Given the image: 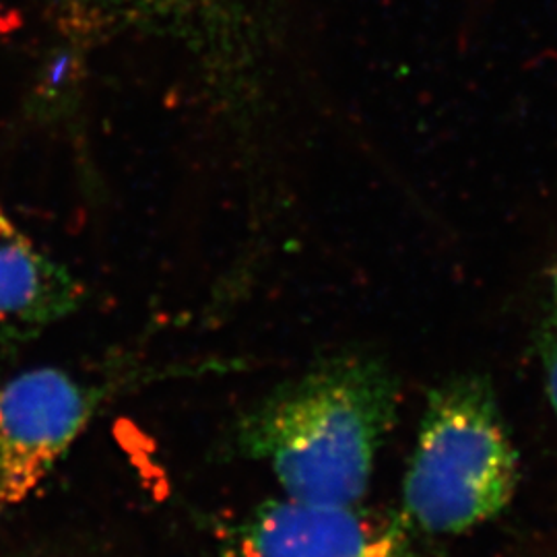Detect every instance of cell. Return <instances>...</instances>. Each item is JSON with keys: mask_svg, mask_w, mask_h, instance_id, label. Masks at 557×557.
Here are the masks:
<instances>
[{"mask_svg": "<svg viewBox=\"0 0 557 557\" xmlns=\"http://www.w3.org/2000/svg\"><path fill=\"white\" fill-rule=\"evenodd\" d=\"M101 391L60 368L0 386V512L34 498L96 416Z\"/></svg>", "mask_w": 557, "mask_h": 557, "instance_id": "obj_3", "label": "cell"}, {"mask_svg": "<svg viewBox=\"0 0 557 557\" xmlns=\"http://www.w3.org/2000/svg\"><path fill=\"white\" fill-rule=\"evenodd\" d=\"M518 485V455L492 382L457 374L425 403L403 483L405 518L430 535H457L498 517Z\"/></svg>", "mask_w": 557, "mask_h": 557, "instance_id": "obj_2", "label": "cell"}, {"mask_svg": "<svg viewBox=\"0 0 557 557\" xmlns=\"http://www.w3.org/2000/svg\"><path fill=\"white\" fill-rule=\"evenodd\" d=\"M398 400L400 382L380 356L331 354L255 403L236 423V448L271 467L285 498L361 504Z\"/></svg>", "mask_w": 557, "mask_h": 557, "instance_id": "obj_1", "label": "cell"}, {"mask_svg": "<svg viewBox=\"0 0 557 557\" xmlns=\"http://www.w3.org/2000/svg\"><path fill=\"white\" fill-rule=\"evenodd\" d=\"M120 11L137 13V15H163V13H178L190 11L209 0H103Z\"/></svg>", "mask_w": 557, "mask_h": 557, "instance_id": "obj_7", "label": "cell"}, {"mask_svg": "<svg viewBox=\"0 0 557 557\" xmlns=\"http://www.w3.org/2000/svg\"><path fill=\"white\" fill-rule=\"evenodd\" d=\"M234 557H409L405 529L359 504L264 502L234 535Z\"/></svg>", "mask_w": 557, "mask_h": 557, "instance_id": "obj_4", "label": "cell"}, {"mask_svg": "<svg viewBox=\"0 0 557 557\" xmlns=\"http://www.w3.org/2000/svg\"><path fill=\"white\" fill-rule=\"evenodd\" d=\"M537 351L547 400L557 418V267L554 277H552L549 306H547V312L541 320V329H539Z\"/></svg>", "mask_w": 557, "mask_h": 557, "instance_id": "obj_6", "label": "cell"}, {"mask_svg": "<svg viewBox=\"0 0 557 557\" xmlns=\"http://www.w3.org/2000/svg\"><path fill=\"white\" fill-rule=\"evenodd\" d=\"M85 287L50 259L0 207V335L4 341L38 337L79 310Z\"/></svg>", "mask_w": 557, "mask_h": 557, "instance_id": "obj_5", "label": "cell"}]
</instances>
